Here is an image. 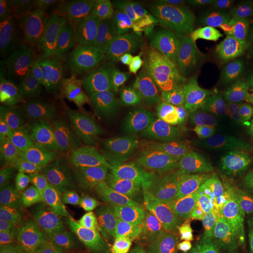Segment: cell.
<instances>
[{
  "label": "cell",
  "mask_w": 253,
  "mask_h": 253,
  "mask_svg": "<svg viewBox=\"0 0 253 253\" xmlns=\"http://www.w3.org/2000/svg\"><path fill=\"white\" fill-rule=\"evenodd\" d=\"M120 1L115 0H68L67 9L70 17H80L90 21L110 9H115Z\"/></svg>",
  "instance_id": "cell-26"
},
{
  "label": "cell",
  "mask_w": 253,
  "mask_h": 253,
  "mask_svg": "<svg viewBox=\"0 0 253 253\" xmlns=\"http://www.w3.org/2000/svg\"><path fill=\"white\" fill-rule=\"evenodd\" d=\"M95 32L90 21L71 17L36 33L53 88L75 93L90 60Z\"/></svg>",
  "instance_id": "cell-4"
},
{
  "label": "cell",
  "mask_w": 253,
  "mask_h": 253,
  "mask_svg": "<svg viewBox=\"0 0 253 253\" xmlns=\"http://www.w3.org/2000/svg\"><path fill=\"white\" fill-rule=\"evenodd\" d=\"M180 201L191 227L207 239L224 236L241 220L239 204L222 181L188 187Z\"/></svg>",
  "instance_id": "cell-9"
},
{
  "label": "cell",
  "mask_w": 253,
  "mask_h": 253,
  "mask_svg": "<svg viewBox=\"0 0 253 253\" xmlns=\"http://www.w3.org/2000/svg\"><path fill=\"white\" fill-rule=\"evenodd\" d=\"M0 253H18L17 251L9 244L2 236H0Z\"/></svg>",
  "instance_id": "cell-32"
},
{
  "label": "cell",
  "mask_w": 253,
  "mask_h": 253,
  "mask_svg": "<svg viewBox=\"0 0 253 253\" xmlns=\"http://www.w3.org/2000/svg\"><path fill=\"white\" fill-rule=\"evenodd\" d=\"M208 102L193 91L156 89L131 110L127 134L143 150L189 139L208 118Z\"/></svg>",
  "instance_id": "cell-1"
},
{
  "label": "cell",
  "mask_w": 253,
  "mask_h": 253,
  "mask_svg": "<svg viewBox=\"0 0 253 253\" xmlns=\"http://www.w3.org/2000/svg\"><path fill=\"white\" fill-rule=\"evenodd\" d=\"M151 84L146 52L133 42L118 66L110 113L126 122L131 110L148 93Z\"/></svg>",
  "instance_id": "cell-14"
},
{
  "label": "cell",
  "mask_w": 253,
  "mask_h": 253,
  "mask_svg": "<svg viewBox=\"0 0 253 253\" xmlns=\"http://www.w3.org/2000/svg\"><path fill=\"white\" fill-rule=\"evenodd\" d=\"M52 87L36 33L27 30L0 45V111L9 118Z\"/></svg>",
  "instance_id": "cell-3"
},
{
  "label": "cell",
  "mask_w": 253,
  "mask_h": 253,
  "mask_svg": "<svg viewBox=\"0 0 253 253\" xmlns=\"http://www.w3.org/2000/svg\"><path fill=\"white\" fill-rule=\"evenodd\" d=\"M105 253H142L139 248L126 236H118L106 239L104 242Z\"/></svg>",
  "instance_id": "cell-28"
},
{
  "label": "cell",
  "mask_w": 253,
  "mask_h": 253,
  "mask_svg": "<svg viewBox=\"0 0 253 253\" xmlns=\"http://www.w3.org/2000/svg\"><path fill=\"white\" fill-rule=\"evenodd\" d=\"M57 253H105L96 241H76L71 242Z\"/></svg>",
  "instance_id": "cell-29"
},
{
  "label": "cell",
  "mask_w": 253,
  "mask_h": 253,
  "mask_svg": "<svg viewBox=\"0 0 253 253\" xmlns=\"http://www.w3.org/2000/svg\"><path fill=\"white\" fill-rule=\"evenodd\" d=\"M245 253H253V230L248 238L246 249H245Z\"/></svg>",
  "instance_id": "cell-33"
},
{
  "label": "cell",
  "mask_w": 253,
  "mask_h": 253,
  "mask_svg": "<svg viewBox=\"0 0 253 253\" xmlns=\"http://www.w3.org/2000/svg\"><path fill=\"white\" fill-rule=\"evenodd\" d=\"M133 41L113 27L96 30L90 60L74 98L81 112L97 115L110 113L118 66Z\"/></svg>",
  "instance_id": "cell-7"
},
{
  "label": "cell",
  "mask_w": 253,
  "mask_h": 253,
  "mask_svg": "<svg viewBox=\"0 0 253 253\" xmlns=\"http://www.w3.org/2000/svg\"><path fill=\"white\" fill-rule=\"evenodd\" d=\"M27 13L28 29L38 33L62 23L70 17L68 1L64 0H23Z\"/></svg>",
  "instance_id": "cell-21"
},
{
  "label": "cell",
  "mask_w": 253,
  "mask_h": 253,
  "mask_svg": "<svg viewBox=\"0 0 253 253\" xmlns=\"http://www.w3.org/2000/svg\"><path fill=\"white\" fill-rule=\"evenodd\" d=\"M74 113L68 94L51 87L2 121L1 134L9 139L18 160L39 168L61 146L64 128Z\"/></svg>",
  "instance_id": "cell-2"
},
{
  "label": "cell",
  "mask_w": 253,
  "mask_h": 253,
  "mask_svg": "<svg viewBox=\"0 0 253 253\" xmlns=\"http://www.w3.org/2000/svg\"><path fill=\"white\" fill-rule=\"evenodd\" d=\"M27 27V13L22 1H0V45L26 32Z\"/></svg>",
  "instance_id": "cell-23"
},
{
  "label": "cell",
  "mask_w": 253,
  "mask_h": 253,
  "mask_svg": "<svg viewBox=\"0 0 253 253\" xmlns=\"http://www.w3.org/2000/svg\"><path fill=\"white\" fill-rule=\"evenodd\" d=\"M226 9L217 0H193L179 30L192 32L203 40L222 39L229 26Z\"/></svg>",
  "instance_id": "cell-20"
},
{
  "label": "cell",
  "mask_w": 253,
  "mask_h": 253,
  "mask_svg": "<svg viewBox=\"0 0 253 253\" xmlns=\"http://www.w3.org/2000/svg\"><path fill=\"white\" fill-rule=\"evenodd\" d=\"M192 1H120L105 27L129 37L146 52L155 42L180 29Z\"/></svg>",
  "instance_id": "cell-8"
},
{
  "label": "cell",
  "mask_w": 253,
  "mask_h": 253,
  "mask_svg": "<svg viewBox=\"0 0 253 253\" xmlns=\"http://www.w3.org/2000/svg\"><path fill=\"white\" fill-rule=\"evenodd\" d=\"M56 253V251H55V252H54V251H52V250H51V249H50V250H49V251H47V252H46V253Z\"/></svg>",
  "instance_id": "cell-34"
},
{
  "label": "cell",
  "mask_w": 253,
  "mask_h": 253,
  "mask_svg": "<svg viewBox=\"0 0 253 253\" xmlns=\"http://www.w3.org/2000/svg\"><path fill=\"white\" fill-rule=\"evenodd\" d=\"M227 14L233 20L253 29V0H234L225 2Z\"/></svg>",
  "instance_id": "cell-27"
},
{
  "label": "cell",
  "mask_w": 253,
  "mask_h": 253,
  "mask_svg": "<svg viewBox=\"0 0 253 253\" xmlns=\"http://www.w3.org/2000/svg\"><path fill=\"white\" fill-rule=\"evenodd\" d=\"M251 107H253V68L237 71L227 77L208 104V118L215 126L224 127L234 124Z\"/></svg>",
  "instance_id": "cell-16"
},
{
  "label": "cell",
  "mask_w": 253,
  "mask_h": 253,
  "mask_svg": "<svg viewBox=\"0 0 253 253\" xmlns=\"http://www.w3.org/2000/svg\"><path fill=\"white\" fill-rule=\"evenodd\" d=\"M223 41L234 58L235 72L253 68V28L232 20Z\"/></svg>",
  "instance_id": "cell-22"
},
{
  "label": "cell",
  "mask_w": 253,
  "mask_h": 253,
  "mask_svg": "<svg viewBox=\"0 0 253 253\" xmlns=\"http://www.w3.org/2000/svg\"><path fill=\"white\" fill-rule=\"evenodd\" d=\"M238 121L242 123L243 126L253 129V107L247 109L238 118Z\"/></svg>",
  "instance_id": "cell-31"
},
{
  "label": "cell",
  "mask_w": 253,
  "mask_h": 253,
  "mask_svg": "<svg viewBox=\"0 0 253 253\" xmlns=\"http://www.w3.org/2000/svg\"><path fill=\"white\" fill-rule=\"evenodd\" d=\"M75 113L73 114V117L69 119L65 126L61 145L66 149V151L70 154V156L73 157L82 168L86 172V146Z\"/></svg>",
  "instance_id": "cell-25"
},
{
  "label": "cell",
  "mask_w": 253,
  "mask_h": 253,
  "mask_svg": "<svg viewBox=\"0 0 253 253\" xmlns=\"http://www.w3.org/2000/svg\"><path fill=\"white\" fill-rule=\"evenodd\" d=\"M229 134L220 126L208 125L184 141L164 161L165 174L174 189H184L225 178V147Z\"/></svg>",
  "instance_id": "cell-5"
},
{
  "label": "cell",
  "mask_w": 253,
  "mask_h": 253,
  "mask_svg": "<svg viewBox=\"0 0 253 253\" xmlns=\"http://www.w3.org/2000/svg\"><path fill=\"white\" fill-rule=\"evenodd\" d=\"M41 217L54 235L71 242L105 238L116 225L106 207L69 196L44 208Z\"/></svg>",
  "instance_id": "cell-11"
},
{
  "label": "cell",
  "mask_w": 253,
  "mask_h": 253,
  "mask_svg": "<svg viewBox=\"0 0 253 253\" xmlns=\"http://www.w3.org/2000/svg\"><path fill=\"white\" fill-rule=\"evenodd\" d=\"M9 139L0 140V203L7 210L29 213L46 199L36 172L11 155Z\"/></svg>",
  "instance_id": "cell-13"
},
{
  "label": "cell",
  "mask_w": 253,
  "mask_h": 253,
  "mask_svg": "<svg viewBox=\"0 0 253 253\" xmlns=\"http://www.w3.org/2000/svg\"><path fill=\"white\" fill-rule=\"evenodd\" d=\"M235 72L234 58L223 39L203 41L196 56L192 91L209 104L221 84Z\"/></svg>",
  "instance_id": "cell-15"
},
{
  "label": "cell",
  "mask_w": 253,
  "mask_h": 253,
  "mask_svg": "<svg viewBox=\"0 0 253 253\" xmlns=\"http://www.w3.org/2000/svg\"><path fill=\"white\" fill-rule=\"evenodd\" d=\"M84 170L62 145L38 169L36 174L45 198L68 197L84 186Z\"/></svg>",
  "instance_id": "cell-17"
},
{
  "label": "cell",
  "mask_w": 253,
  "mask_h": 253,
  "mask_svg": "<svg viewBox=\"0 0 253 253\" xmlns=\"http://www.w3.org/2000/svg\"><path fill=\"white\" fill-rule=\"evenodd\" d=\"M165 163L153 152L143 150L127 158L124 163L120 185L123 191L141 204H145L158 217L179 206L180 197L164 177Z\"/></svg>",
  "instance_id": "cell-12"
},
{
  "label": "cell",
  "mask_w": 253,
  "mask_h": 253,
  "mask_svg": "<svg viewBox=\"0 0 253 253\" xmlns=\"http://www.w3.org/2000/svg\"><path fill=\"white\" fill-rule=\"evenodd\" d=\"M132 229L142 253H201L186 236L162 223L135 217Z\"/></svg>",
  "instance_id": "cell-19"
},
{
  "label": "cell",
  "mask_w": 253,
  "mask_h": 253,
  "mask_svg": "<svg viewBox=\"0 0 253 253\" xmlns=\"http://www.w3.org/2000/svg\"><path fill=\"white\" fill-rule=\"evenodd\" d=\"M253 163V145L240 143L229 135L225 147V179L234 186L238 176Z\"/></svg>",
  "instance_id": "cell-24"
},
{
  "label": "cell",
  "mask_w": 253,
  "mask_h": 253,
  "mask_svg": "<svg viewBox=\"0 0 253 253\" xmlns=\"http://www.w3.org/2000/svg\"><path fill=\"white\" fill-rule=\"evenodd\" d=\"M240 193L244 208L253 212V174L243 179L240 186Z\"/></svg>",
  "instance_id": "cell-30"
},
{
  "label": "cell",
  "mask_w": 253,
  "mask_h": 253,
  "mask_svg": "<svg viewBox=\"0 0 253 253\" xmlns=\"http://www.w3.org/2000/svg\"><path fill=\"white\" fill-rule=\"evenodd\" d=\"M75 116L85 142L86 172L92 183L107 187L120 184L128 156L126 122L111 113L91 115L78 111Z\"/></svg>",
  "instance_id": "cell-6"
},
{
  "label": "cell",
  "mask_w": 253,
  "mask_h": 253,
  "mask_svg": "<svg viewBox=\"0 0 253 253\" xmlns=\"http://www.w3.org/2000/svg\"><path fill=\"white\" fill-rule=\"evenodd\" d=\"M202 42L198 35L178 30L146 51L150 79L157 89L192 91L195 61Z\"/></svg>",
  "instance_id": "cell-10"
},
{
  "label": "cell",
  "mask_w": 253,
  "mask_h": 253,
  "mask_svg": "<svg viewBox=\"0 0 253 253\" xmlns=\"http://www.w3.org/2000/svg\"><path fill=\"white\" fill-rule=\"evenodd\" d=\"M47 226L42 218L32 213L2 210L0 236L18 253H44L50 250Z\"/></svg>",
  "instance_id": "cell-18"
}]
</instances>
